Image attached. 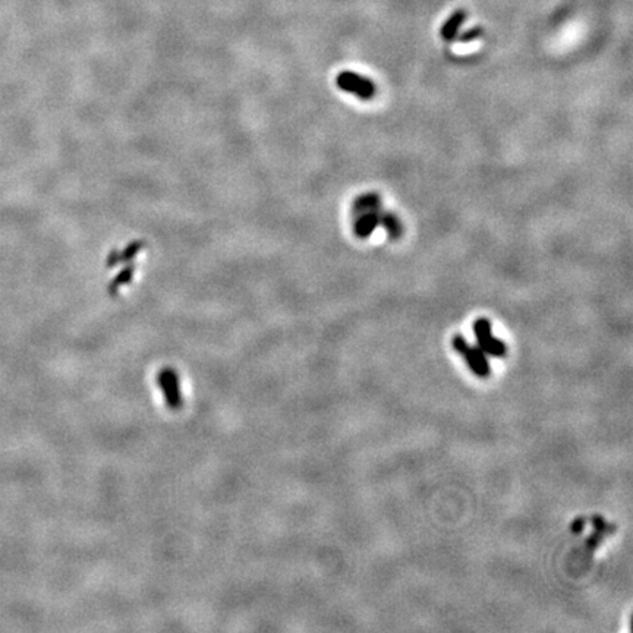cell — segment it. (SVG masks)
<instances>
[{"label":"cell","mask_w":633,"mask_h":633,"mask_svg":"<svg viewBox=\"0 0 633 633\" xmlns=\"http://www.w3.org/2000/svg\"><path fill=\"white\" fill-rule=\"evenodd\" d=\"M481 34H482V30H479V28H474V30H471V31H467L465 34H462V36L459 37V41H460V43H469V41L478 38Z\"/></svg>","instance_id":"obj_9"},{"label":"cell","mask_w":633,"mask_h":633,"mask_svg":"<svg viewBox=\"0 0 633 633\" xmlns=\"http://www.w3.org/2000/svg\"><path fill=\"white\" fill-rule=\"evenodd\" d=\"M472 329H474L478 348L485 355H490L494 358H504L507 355V345L503 342L501 339H499L493 334V326L489 319H485V316H479L478 320H475Z\"/></svg>","instance_id":"obj_2"},{"label":"cell","mask_w":633,"mask_h":633,"mask_svg":"<svg viewBox=\"0 0 633 633\" xmlns=\"http://www.w3.org/2000/svg\"><path fill=\"white\" fill-rule=\"evenodd\" d=\"M452 346L465 359L469 370L478 378H489L491 376V367L489 359H486V355L478 346L471 345L465 336L454 334L452 337Z\"/></svg>","instance_id":"obj_1"},{"label":"cell","mask_w":633,"mask_h":633,"mask_svg":"<svg viewBox=\"0 0 633 633\" xmlns=\"http://www.w3.org/2000/svg\"><path fill=\"white\" fill-rule=\"evenodd\" d=\"M336 84L342 91L352 94L363 102L373 100L377 92V87L373 83V80L362 77L352 70L340 72L336 78Z\"/></svg>","instance_id":"obj_3"},{"label":"cell","mask_w":633,"mask_h":633,"mask_svg":"<svg viewBox=\"0 0 633 633\" xmlns=\"http://www.w3.org/2000/svg\"><path fill=\"white\" fill-rule=\"evenodd\" d=\"M467 18V14L464 11H457L456 14H453L443 26L442 28V37L445 40H453L457 36V31L460 28L462 23H464Z\"/></svg>","instance_id":"obj_8"},{"label":"cell","mask_w":633,"mask_h":633,"mask_svg":"<svg viewBox=\"0 0 633 633\" xmlns=\"http://www.w3.org/2000/svg\"><path fill=\"white\" fill-rule=\"evenodd\" d=\"M380 226L385 230L387 236L392 240H399L403 235V226L398 216L388 211H380Z\"/></svg>","instance_id":"obj_7"},{"label":"cell","mask_w":633,"mask_h":633,"mask_svg":"<svg viewBox=\"0 0 633 633\" xmlns=\"http://www.w3.org/2000/svg\"><path fill=\"white\" fill-rule=\"evenodd\" d=\"M587 522H588L587 518H576V519L572 522V525H570V531H572L573 533H580V532L583 531V528H585Z\"/></svg>","instance_id":"obj_10"},{"label":"cell","mask_w":633,"mask_h":633,"mask_svg":"<svg viewBox=\"0 0 633 633\" xmlns=\"http://www.w3.org/2000/svg\"><path fill=\"white\" fill-rule=\"evenodd\" d=\"M381 210V197L378 196L377 192H367L359 196L353 206H352V213L353 216H359L363 213H370V211H378Z\"/></svg>","instance_id":"obj_6"},{"label":"cell","mask_w":633,"mask_h":633,"mask_svg":"<svg viewBox=\"0 0 633 633\" xmlns=\"http://www.w3.org/2000/svg\"><path fill=\"white\" fill-rule=\"evenodd\" d=\"M380 211H370L356 216L353 223V232L359 239H368L374 230L380 226Z\"/></svg>","instance_id":"obj_5"},{"label":"cell","mask_w":633,"mask_h":633,"mask_svg":"<svg viewBox=\"0 0 633 633\" xmlns=\"http://www.w3.org/2000/svg\"><path fill=\"white\" fill-rule=\"evenodd\" d=\"M592 525H594V531L588 537L587 544H585L587 550L591 551V553L595 551L600 547V544L602 543L605 535H610V533H613L616 531V525L608 523L601 515H594L592 516Z\"/></svg>","instance_id":"obj_4"}]
</instances>
